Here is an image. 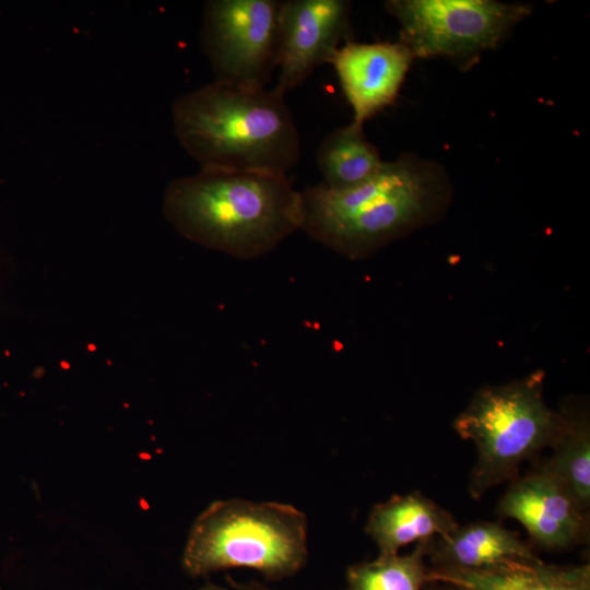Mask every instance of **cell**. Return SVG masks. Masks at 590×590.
Returning a JSON list of instances; mask_svg holds the SVG:
<instances>
[{
	"label": "cell",
	"instance_id": "1",
	"mask_svg": "<svg viewBox=\"0 0 590 590\" xmlns=\"http://www.w3.org/2000/svg\"><path fill=\"white\" fill-rule=\"evenodd\" d=\"M163 213L187 239L255 259L300 229L302 197L283 174L200 168L169 182Z\"/></svg>",
	"mask_w": 590,
	"mask_h": 590
},
{
	"label": "cell",
	"instance_id": "2",
	"mask_svg": "<svg viewBox=\"0 0 590 590\" xmlns=\"http://www.w3.org/2000/svg\"><path fill=\"white\" fill-rule=\"evenodd\" d=\"M302 225L315 240L350 260L370 257L435 220L448 201L436 166L403 155L355 187L319 184L300 192Z\"/></svg>",
	"mask_w": 590,
	"mask_h": 590
},
{
	"label": "cell",
	"instance_id": "3",
	"mask_svg": "<svg viewBox=\"0 0 590 590\" xmlns=\"http://www.w3.org/2000/svg\"><path fill=\"white\" fill-rule=\"evenodd\" d=\"M172 119L179 144L200 168L286 175L299 160V133L276 86L214 80L177 98Z\"/></svg>",
	"mask_w": 590,
	"mask_h": 590
},
{
	"label": "cell",
	"instance_id": "4",
	"mask_svg": "<svg viewBox=\"0 0 590 590\" xmlns=\"http://www.w3.org/2000/svg\"><path fill=\"white\" fill-rule=\"evenodd\" d=\"M308 555V521L293 505L241 498L215 500L193 521L182 553L192 576L249 568L268 578L300 569Z\"/></svg>",
	"mask_w": 590,
	"mask_h": 590
},
{
	"label": "cell",
	"instance_id": "5",
	"mask_svg": "<svg viewBox=\"0 0 590 590\" xmlns=\"http://www.w3.org/2000/svg\"><path fill=\"white\" fill-rule=\"evenodd\" d=\"M544 377L535 370L511 382L485 385L455 418L456 433L477 452L469 484L473 498L514 479L523 461L550 447L559 413L544 399Z\"/></svg>",
	"mask_w": 590,
	"mask_h": 590
},
{
	"label": "cell",
	"instance_id": "6",
	"mask_svg": "<svg viewBox=\"0 0 590 590\" xmlns=\"http://www.w3.org/2000/svg\"><path fill=\"white\" fill-rule=\"evenodd\" d=\"M400 42L418 58L476 57L496 45L530 10L492 0H390Z\"/></svg>",
	"mask_w": 590,
	"mask_h": 590
},
{
	"label": "cell",
	"instance_id": "7",
	"mask_svg": "<svg viewBox=\"0 0 590 590\" xmlns=\"http://www.w3.org/2000/svg\"><path fill=\"white\" fill-rule=\"evenodd\" d=\"M280 4L276 0L205 3L201 43L215 81L266 87L276 69Z\"/></svg>",
	"mask_w": 590,
	"mask_h": 590
},
{
	"label": "cell",
	"instance_id": "8",
	"mask_svg": "<svg viewBox=\"0 0 590 590\" xmlns=\"http://www.w3.org/2000/svg\"><path fill=\"white\" fill-rule=\"evenodd\" d=\"M350 27L343 0H286L279 12L276 87L286 93L322 63H329Z\"/></svg>",
	"mask_w": 590,
	"mask_h": 590
},
{
	"label": "cell",
	"instance_id": "9",
	"mask_svg": "<svg viewBox=\"0 0 590 590\" xmlns=\"http://www.w3.org/2000/svg\"><path fill=\"white\" fill-rule=\"evenodd\" d=\"M414 56L401 42L355 43L340 46L329 63L362 125L396 99Z\"/></svg>",
	"mask_w": 590,
	"mask_h": 590
},
{
	"label": "cell",
	"instance_id": "10",
	"mask_svg": "<svg viewBox=\"0 0 590 590\" xmlns=\"http://www.w3.org/2000/svg\"><path fill=\"white\" fill-rule=\"evenodd\" d=\"M497 511L520 522L531 539L546 548H567L586 534V512L542 469L515 480L502 496Z\"/></svg>",
	"mask_w": 590,
	"mask_h": 590
},
{
	"label": "cell",
	"instance_id": "11",
	"mask_svg": "<svg viewBox=\"0 0 590 590\" xmlns=\"http://www.w3.org/2000/svg\"><path fill=\"white\" fill-rule=\"evenodd\" d=\"M457 526L451 514L422 493L413 492L375 505L365 532L376 543L379 556H391L408 544L446 535Z\"/></svg>",
	"mask_w": 590,
	"mask_h": 590
},
{
	"label": "cell",
	"instance_id": "12",
	"mask_svg": "<svg viewBox=\"0 0 590 590\" xmlns=\"http://www.w3.org/2000/svg\"><path fill=\"white\" fill-rule=\"evenodd\" d=\"M427 546L436 559L455 569L476 570L515 560H538L517 534L491 521L458 524L446 535L428 541Z\"/></svg>",
	"mask_w": 590,
	"mask_h": 590
},
{
	"label": "cell",
	"instance_id": "13",
	"mask_svg": "<svg viewBox=\"0 0 590 590\" xmlns=\"http://www.w3.org/2000/svg\"><path fill=\"white\" fill-rule=\"evenodd\" d=\"M438 576L459 590H589L588 568H555L539 559L476 570L449 568Z\"/></svg>",
	"mask_w": 590,
	"mask_h": 590
},
{
	"label": "cell",
	"instance_id": "14",
	"mask_svg": "<svg viewBox=\"0 0 590 590\" xmlns=\"http://www.w3.org/2000/svg\"><path fill=\"white\" fill-rule=\"evenodd\" d=\"M552 456L540 469L554 476L578 508L590 506V424L585 408L568 402L559 411Z\"/></svg>",
	"mask_w": 590,
	"mask_h": 590
},
{
	"label": "cell",
	"instance_id": "15",
	"mask_svg": "<svg viewBox=\"0 0 590 590\" xmlns=\"http://www.w3.org/2000/svg\"><path fill=\"white\" fill-rule=\"evenodd\" d=\"M384 161L366 139L363 126L354 121L329 133L317 151L321 182L332 190L363 184L375 176Z\"/></svg>",
	"mask_w": 590,
	"mask_h": 590
},
{
	"label": "cell",
	"instance_id": "16",
	"mask_svg": "<svg viewBox=\"0 0 590 590\" xmlns=\"http://www.w3.org/2000/svg\"><path fill=\"white\" fill-rule=\"evenodd\" d=\"M427 542L417 543L405 555L378 556L351 566L346 574L347 590H421L429 578L423 563Z\"/></svg>",
	"mask_w": 590,
	"mask_h": 590
},
{
	"label": "cell",
	"instance_id": "17",
	"mask_svg": "<svg viewBox=\"0 0 590 590\" xmlns=\"http://www.w3.org/2000/svg\"><path fill=\"white\" fill-rule=\"evenodd\" d=\"M236 589L237 590H270V589H267V588L262 587L261 585L252 583V582L251 583L237 585Z\"/></svg>",
	"mask_w": 590,
	"mask_h": 590
},
{
	"label": "cell",
	"instance_id": "18",
	"mask_svg": "<svg viewBox=\"0 0 590 590\" xmlns=\"http://www.w3.org/2000/svg\"><path fill=\"white\" fill-rule=\"evenodd\" d=\"M198 590H227V589L216 586V585L209 583Z\"/></svg>",
	"mask_w": 590,
	"mask_h": 590
}]
</instances>
